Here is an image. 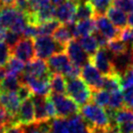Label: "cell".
<instances>
[{
  "instance_id": "cell-1",
  "label": "cell",
  "mask_w": 133,
  "mask_h": 133,
  "mask_svg": "<svg viewBox=\"0 0 133 133\" xmlns=\"http://www.w3.org/2000/svg\"><path fill=\"white\" fill-rule=\"evenodd\" d=\"M80 116L93 131L105 130L112 124L111 117L107 110L94 103H87L81 106Z\"/></svg>"
},
{
  "instance_id": "cell-2",
  "label": "cell",
  "mask_w": 133,
  "mask_h": 133,
  "mask_svg": "<svg viewBox=\"0 0 133 133\" xmlns=\"http://www.w3.org/2000/svg\"><path fill=\"white\" fill-rule=\"evenodd\" d=\"M35 56L41 60H48L54 54L65 52L66 46H63L48 35H39L33 39Z\"/></svg>"
},
{
  "instance_id": "cell-3",
  "label": "cell",
  "mask_w": 133,
  "mask_h": 133,
  "mask_svg": "<svg viewBox=\"0 0 133 133\" xmlns=\"http://www.w3.org/2000/svg\"><path fill=\"white\" fill-rule=\"evenodd\" d=\"M91 89L80 77L69 79L66 81V96L72 99L78 106L87 104L91 100Z\"/></svg>"
},
{
  "instance_id": "cell-4",
  "label": "cell",
  "mask_w": 133,
  "mask_h": 133,
  "mask_svg": "<svg viewBox=\"0 0 133 133\" xmlns=\"http://www.w3.org/2000/svg\"><path fill=\"white\" fill-rule=\"evenodd\" d=\"M57 111V117L66 118L79 112V106L66 94H49Z\"/></svg>"
},
{
  "instance_id": "cell-5",
  "label": "cell",
  "mask_w": 133,
  "mask_h": 133,
  "mask_svg": "<svg viewBox=\"0 0 133 133\" xmlns=\"http://www.w3.org/2000/svg\"><path fill=\"white\" fill-rule=\"evenodd\" d=\"M10 53L13 57L22 61L23 63H29L35 59L34 41L32 38H21L16 45L10 49Z\"/></svg>"
},
{
  "instance_id": "cell-6",
  "label": "cell",
  "mask_w": 133,
  "mask_h": 133,
  "mask_svg": "<svg viewBox=\"0 0 133 133\" xmlns=\"http://www.w3.org/2000/svg\"><path fill=\"white\" fill-rule=\"evenodd\" d=\"M112 54L109 52L107 48H100L94 55L89 57V62L101 72V75H110L116 74L112 64Z\"/></svg>"
},
{
  "instance_id": "cell-7",
  "label": "cell",
  "mask_w": 133,
  "mask_h": 133,
  "mask_svg": "<svg viewBox=\"0 0 133 133\" xmlns=\"http://www.w3.org/2000/svg\"><path fill=\"white\" fill-rule=\"evenodd\" d=\"M20 77L22 83L25 84L29 88L33 95L47 96L50 94V76L44 78H38L23 72L20 75Z\"/></svg>"
},
{
  "instance_id": "cell-8",
  "label": "cell",
  "mask_w": 133,
  "mask_h": 133,
  "mask_svg": "<svg viewBox=\"0 0 133 133\" xmlns=\"http://www.w3.org/2000/svg\"><path fill=\"white\" fill-rule=\"evenodd\" d=\"M81 77L82 80L88 85V87L93 90H99L103 88L104 76L101 75L95 66L89 62L81 68Z\"/></svg>"
},
{
  "instance_id": "cell-9",
  "label": "cell",
  "mask_w": 133,
  "mask_h": 133,
  "mask_svg": "<svg viewBox=\"0 0 133 133\" xmlns=\"http://www.w3.org/2000/svg\"><path fill=\"white\" fill-rule=\"evenodd\" d=\"M65 53L74 65L82 68L84 65L89 63V56L82 49L79 42L76 39H72L66 45Z\"/></svg>"
},
{
  "instance_id": "cell-10",
  "label": "cell",
  "mask_w": 133,
  "mask_h": 133,
  "mask_svg": "<svg viewBox=\"0 0 133 133\" xmlns=\"http://www.w3.org/2000/svg\"><path fill=\"white\" fill-rule=\"evenodd\" d=\"M79 0H66L62 4L56 7L55 19L62 25L75 22V15Z\"/></svg>"
},
{
  "instance_id": "cell-11",
  "label": "cell",
  "mask_w": 133,
  "mask_h": 133,
  "mask_svg": "<svg viewBox=\"0 0 133 133\" xmlns=\"http://www.w3.org/2000/svg\"><path fill=\"white\" fill-rule=\"evenodd\" d=\"M46 63L51 74H60L64 76H66L71 66H72V63L70 61L65 52L54 54L47 60Z\"/></svg>"
},
{
  "instance_id": "cell-12",
  "label": "cell",
  "mask_w": 133,
  "mask_h": 133,
  "mask_svg": "<svg viewBox=\"0 0 133 133\" xmlns=\"http://www.w3.org/2000/svg\"><path fill=\"white\" fill-rule=\"evenodd\" d=\"M94 20H95L97 30L102 33L109 41L119 38L121 29H117L116 26L112 25L111 21L107 18V16H105V15H95Z\"/></svg>"
},
{
  "instance_id": "cell-13",
  "label": "cell",
  "mask_w": 133,
  "mask_h": 133,
  "mask_svg": "<svg viewBox=\"0 0 133 133\" xmlns=\"http://www.w3.org/2000/svg\"><path fill=\"white\" fill-rule=\"evenodd\" d=\"M21 104L22 101L18 92H0V105L6 110L14 121Z\"/></svg>"
},
{
  "instance_id": "cell-14",
  "label": "cell",
  "mask_w": 133,
  "mask_h": 133,
  "mask_svg": "<svg viewBox=\"0 0 133 133\" xmlns=\"http://www.w3.org/2000/svg\"><path fill=\"white\" fill-rule=\"evenodd\" d=\"M31 98L22 102L21 107L19 109L15 118V122H18L22 125H30L35 123L34 107Z\"/></svg>"
},
{
  "instance_id": "cell-15",
  "label": "cell",
  "mask_w": 133,
  "mask_h": 133,
  "mask_svg": "<svg viewBox=\"0 0 133 133\" xmlns=\"http://www.w3.org/2000/svg\"><path fill=\"white\" fill-rule=\"evenodd\" d=\"M24 72L30 76H34V77H38V78L49 77L51 75L47 63L44 60H41L39 58H35L33 59L32 61L26 63Z\"/></svg>"
},
{
  "instance_id": "cell-16",
  "label": "cell",
  "mask_w": 133,
  "mask_h": 133,
  "mask_svg": "<svg viewBox=\"0 0 133 133\" xmlns=\"http://www.w3.org/2000/svg\"><path fill=\"white\" fill-rule=\"evenodd\" d=\"M107 18L111 21L112 25L117 29H122L127 26V15L126 13L116 8L115 6H110L106 12Z\"/></svg>"
},
{
  "instance_id": "cell-17",
  "label": "cell",
  "mask_w": 133,
  "mask_h": 133,
  "mask_svg": "<svg viewBox=\"0 0 133 133\" xmlns=\"http://www.w3.org/2000/svg\"><path fill=\"white\" fill-rule=\"evenodd\" d=\"M96 13L94 10L93 5L89 0H79V3L76 7L75 15V22H80L83 20H88V19H93L95 17Z\"/></svg>"
},
{
  "instance_id": "cell-18",
  "label": "cell",
  "mask_w": 133,
  "mask_h": 133,
  "mask_svg": "<svg viewBox=\"0 0 133 133\" xmlns=\"http://www.w3.org/2000/svg\"><path fill=\"white\" fill-rule=\"evenodd\" d=\"M45 97L46 96H32V103L34 107V116H35V123H42L49 121V117L46 114L45 110Z\"/></svg>"
},
{
  "instance_id": "cell-19",
  "label": "cell",
  "mask_w": 133,
  "mask_h": 133,
  "mask_svg": "<svg viewBox=\"0 0 133 133\" xmlns=\"http://www.w3.org/2000/svg\"><path fill=\"white\" fill-rule=\"evenodd\" d=\"M20 75H7L0 81V92H17L22 86Z\"/></svg>"
},
{
  "instance_id": "cell-20",
  "label": "cell",
  "mask_w": 133,
  "mask_h": 133,
  "mask_svg": "<svg viewBox=\"0 0 133 133\" xmlns=\"http://www.w3.org/2000/svg\"><path fill=\"white\" fill-rule=\"evenodd\" d=\"M19 14H20V11H18L13 6H8V7L2 6L0 8V21H1L2 26L4 29H10V26L13 25V23L15 22Z\"/></svg>"
},
{
  "instance_id": "cell-21",
  "label": "cell",
  "mask_w": 133,
  "mask_h": 133,
  "mask_svg": "<svg viewBox=\"0 0 133 133\" xmlns=\"http://www.w3.org/2000/svg\"><path fill=\"white\" fill-rule=\"evenodd\" d=\"M50 91L53 94H65L66 89V79L63 75H50Z\"/></svg>"
},
{
  "instance_id": "cell-22",
  "label": "cell",
  "mask_w": 133,
  "mask_h": 133,
  "mask_svg": "<svg viewBox=\"0 0 133 133\" xmlns=\"http://www.w3.org/2000/svg\"><path fill=\"white\" fill-rule=\"evenodd\" d=\"M75 29H76V32H77L78 37H84V36L92 35L93 32L96 30V24L94 18L76 22L75 23Z\"/></svg>"
},
{
  "instance_id": "cell-23",
  "label": "cell",
  "mask_w": 133,
  "mask_h": 133,
  "mask_svg": "<svg viewBox=\"0 0 133 133\" xmlns=\"http://www.w3.org/2000/svg\"><path fill=\"white\" fill-rule=\"evenodd\" d=\"M79 42L80 46L82 47V49L85 51V53L90 57L92 55H94L99 49V45L97 43L96 38L93 35H88L84 37H80L77 40Z\"/></svg>"
},
{
  "instance_id": "cell-24",
  "label": "cell",
  "mask_w": 133,
  "mask_h": 133,
  "mask_svg": "<svg viewBox=\"0 0 133 133\" xmlns=\"http://www.w3.org/2000/svg\"><path fill=\"white\" fill-rule=\"evenodd\" d=\"M52 35H53V38L58 43H60V44H62L63 46H66L71 40L74 39L71 31L69 30V29H68V26L66 25H60L58 29L55 30Z\"/></svg>"
},
{
  "instance_id": "cell-25",
  "label": "cell",
  "mask_w": 133,
  "mask_h": 133,
  "mask_svg": "<svg viewBox=\"0 0 133 133\" xmlns=\"http://www.w3.org/2000/svg\"><path fill=\"white\" fill-rule=\"evenodd\" d=\"M48 133H71L66 118L56 117L49 123Z\"/></svg>"
},
{
  "instance_id": "cell-26",
  "label": "cell",
  "mask_w": 133,
  "mask_h": 133,
  "mask_svg": "<svg viewBox=\"0 0 133 133\" xmlns=\"http://www.w3.org/2000/svg\"><path fill=\"white\" fill-rule=\"evenodd\" d=\"M25 63L16 59L15 57H10L4 68L7 71V75H21L25 71Z\"/></svg>"
},
{
  "instance_id": "cell-27",
  "label": "cell",
  "mask_w": 133,
  "mask_h": 133,
  "mask_svg": "<svg viewBox=\"0 0 133 133\" xmlns=\"http://www.w3.org/2000/svg\"><path fill=\"white\" fill-rule=\"evenodd\" d=\"M122 107H123V94L121 89L110 92V101H109L107 110L116 112Z\"/></svg>"
},
{
  "instance_id": "cell-28",
  "label": "cell",
  "mask_w": 133,
  "mask_h": 133,
  "mask_svg": "<svg viewBox=\"0 0 133 133\" xmlns=\"http://www.w3.org/2000/svg\"><path fill=\"white\" fill-rule=\"evenodd\" d=\"M91 100L94 104L103 108H107L110 101V92L105 89L93 90L91 92Z\"/></svg>"
},
{
  "instance_id": "cell-29",
  "label": "cell",
  "mask_w": 133,
  "mask_h": 133,
  "mask_svg": "<svg viewBox=\"0 0 133 133\" xmlns=\"http://www.w3.org/2000/svg\"><path fill=\"white\" fill-rule=\"evenodd\" d=\"M29 17L26 13L20 12V14L18 15L17 19L15 20V22L13 23V25L10 26V30H12L14 32L20 34L22 36V34L24 32L25 29L26 28V25H29Z\"/></svg>"
},
{
  "instance_id": "cell-30",
  "label": "cell",
  "mask_w": 133,
  "mask_h": 133,
  "mask_svg": "<svg viewBox=\"0 0 133 133\" xmlns=\"http://www.w3.org/2000/svg\"><path fill=\"white\" fill-rule=\"evenodd\" d=\"M102 89H105L109 92L121 89V75H118L117 74H112V75L104 76V83H103Z\"/></svg>"
},
{
  "instance_id": "cell-31",
  "label": "cell",
  "mask_w": 133,
  "mask_h": 133,
  "mask_svg": "<svg viewBox=\"0 0 133 133\" xmlns=\"http://www.w3.org/2000/svg\"><path fill=\"white\" fill-rule=\"evenodd\" d=\"M61 25L62 24H60V22L57 21L56 19L42 23V24L37 25L38 36L39 35H48V36L52 35L55 30L58 29Z\"/></svg>"
},
{
  "instance_id": "cell-32",
  "label": "cell",
  "mask_w": 133,
  "mask_h": 133,
  "mask_svg": "<svg viewBox=\"0 0 133 133\" xmlns=\"http://www.w3.org/2000/svg\"><path fill=\"white\" fill-rule=\"evenodd\" d=\"M106 48L111 54L116 56L126 52L129 49V46L123 41H121V39H115V40H110Z\"/></svg>"
},
{
  "instance_id": "cell-33",
  "label": "cell",
  "mask_w": 133,
  "mask_h": 133,
  "mask_svg": "<svg viewBox=\"0 0 133 133\" xmlns=\"http://www.w3.org/2000/svg\"><path fill=\"white\" fill-rule=\"evenodd\" d=\"M94 7L96 15H105L110 6H112V0H89Z\"/></svg>"
},
{
  "instance_id": "cell-34",
  "label": "cell",
  "mask_w": 133,
  "mask_h": 133,
  "mask_svg": "<svg viewBox=\"0 0 133 133\" xmlns=\"http://www.w3.org/2000/svg\"><path fill=\"white\" fill-rule=\"evenodd\" d=\"M49 121L42 123H33L30 125H24L25 133H48L49 130Z\"/></svg>"
},
{
  "instance_id": "cell-35",
  "label": "cell",
  "mask_w": 133,
  "mask_h": 133,
  "mask_svg": "<svg viewBox=\"0 0 133 133\" xmlns=\"http://www.w3.org/2000/svg\"><path fill=\"white\" fill-rule=\"evenodd\" d=\"M112 6L124 13L133 12V0H112Z\"/></svg>"
},
{
  "instance_id": "cell-36",
  "label": "cell",
  "mask_w": 133,
  "mask_h": 133,
  "mask_svg": "<svg viewBox=\"0 0 133 133\" xmlns=\"http://www.w3.org/2000/svg\"><path fill=\"white\" fill-rule=\"evenodd\" d=\"M121 41L126 43L129 47H133V28L126 26L121 30L119 38Z\"/></svg>"
},
{
  "instance_id": "cell-37",
  "label": "cell",
  "mask_w": 133,
  "mask_h": 133,
  "mask_svg": "<svg viewBox=\"0 0 133 133\" xmlns=\"http://www.w3.org/2000/svg\"><path fill=\"white\" fill-rule=\"evenodd\" d=\"M10 49L3 41H0V68L4 66L10 59Z\"/></svg>"
},
{
  "instance_id": "cell-38",
  "label": "cell",
  "mask_w": 133,
  "mask_h": 133,
  "mask_svg": "<svg viewBox=\"0 0 133 133\" xmlns=\"http://www.w3.org/2000/svg\"><path fill=\"white\" fill-rule=\"evenodd\" d=\"M12 122H15L14 119L9 116L6 110L0 105V130H4L5 127Z\"/></svg>"
},
{
  "instance_id": "cell-39",
  "label": "cell",
  "mask_w": 133,
  "mask_h": 133,
  "mask_svg": "<svg viewBox=\"0 0 133 133\" xmlns=\"http://www.w3.org/2000/svg\"><path fill=\"white\" fill-rule=\"evenodd\" d=\"M45 110L49 119H51V118L53 119V118L57 117V111H56V108H55V105L53 103V101L51 100L49 95H47L45 97Z\"/></svg>"
},
{
  "instance_id": "cell-40",
  "label": "cell",
  "mask_w": 133,
  "mask_h": 133,
  "mask_svg": "<svg viewBox=\"0 0 133 133\" xmlns=\"http://www.w3.org/2000/svg\"><path fill=\"white\" fill-rule=\"evenodd\" d=\"M13 7H15L20 12L26 13V14L31 13V7H30L29 0H16Z\"/></svg>"
},
{
  "instance_id": "cell-41",
  "label": "cell",
  "mask_w": 133,
  "mask_h": 133,
  "mask_svg": "<svg viewBox=\"0 0 133 133\" xmlns=\"http://www.w3.org/2000/svg\"><path fill=\"white\" fill-rule=\"evenodd\" d=\"M122 94H123V105L125 106V108L133 111V87L124 89Z\"/></svg>"
},
{
  "instance_id": "cell-42",
  "label": "cell",
  "mask_w": 133,
  "mask_h": 133,
  "mask_svg": "<svg viewBox=\"0 0 133 133\" xmlns=\"http://www.w3.org/2000/svg\"><path fill=\"white\" fill-rule=\"evenodd\" d=\"M3 133H25V129L24 125L18 122H12L5 127Z\"/></svg>"
},
{
  "instance_id": "cell-43",
  "label": "cell",
  "mask_w": 133,
  "mask_h": 133,
  "mask_svg": "<svg viewBox=\"0 0 133 133\" xmlns=\"http://www.w3.org/2000/svg\"><path fill=\"white\" fill-rule=\"evenodd\" d=\"M23 37L25 38H34L38 36V29H37V25H31V24H29L26 25V28L25 29L24 32H23Z\"/></svg>"
},
{
  "instance_id": "cell-44",
  "label": "cell",
  "mask_w": 133,
  "mask_h": 133,
  "mask_svg": "<svg viewBox=\"0 0 133 133\" xmlns=\"http://www.w3.org/2000/svg\"><path fill=\"white\" fill-rule=\"evenodd\" d=\"M117 133H133V121L116 125Z\"/></svg>"
},
{
  "instance_id": "cell-45",
  "label": "cell",
  "mask_w": 133,
  "mask_h": 133,
  "mask_svg": "<svg viewBox=\"0 0 133 133\" xmlns=\"http://www.w3.org/2000/svg\"><path fill=\"white\" fill-rule=\"evenodd\" d=\"M92 35L96 38V40H97V43H98L99 47H101V48H106V47H107V45H108V43H109V40L105 37L102 33L99 32V31L97 30V29H96V30L93 32Z\"/></svg>"
},
{
  "instance_id": "cell-46",
  "label": "cell",
  "mask_w": 133,
  "mask_h": 133,
  "mask_svg": "<svg viewBox=\"0 0 133 133\" xmlns=\"http://www.w3.org/2000/svg\"><path fill=\"white\" fill-rule=\"evenodd\" d=\"M16 0H0V6L3 7H8V6H13Z\"/></svg>"
},
{
  "instance_id": "cell-47",
  "label": "cell",
  "mask_w": 133,
  "mask_h": 133,
  "mask_svg": "<svg viewBox=\"0 0 133 133\" xmlns=\"http://www.w3.org/2000/svg\"><path fill=\"white\" fill-rule=\"evenodd\" d=\"M127 25L129 28H133V12L129 13L127 16Z\"/></svg>"
},
{
  "instance_id": "cell-48",
  "label": "cell",
  "mask_w": 133,
  "mask_h": 133,
  "mask_svg": "<svg viewBox=\"0 0 133 133\" xmlns=\"http://www.w3.org/2000/svg\"><path fill=\"white\" fill-rule=\"evenodd\" d=\"M51 2V4H53L54 6H58V5L62 4L63 2H65L66 0H49Z\"/></svg>"
},
{
  "instance_id": "cell-49",
  "label": "cell",
  "mask_w": 133,
  "mask_h": 133,
  "mask_svg": "<svg viewBox=\"0 0 133 133\" xmlns=\"http://www.w3.org/2000/svg\"><path fill=\"white\" fill-rule=\"evenodd\" d=\"M3 29H4V28L2 26V24H1V21H0V33H1V31L3 30Z\"/></svg>"
},
{
  "instance_id": "cell-50",
  "label": "cell",
  "mask_w": 133,
  "mask_h": 133,
  "mask_svg": "<svg viewBox=\"0 0 133 133\" xmlns=\"http://www.w3.org/2000/svg\"><path fill=\"white\" fill-rule=\"evenodd\" d=\"M0 133H3V130H0Z\"/></svg>"
},
{
  "instance_id": "cell-51",
  "label": "cell",
  "mask_w": 133,
  "mask_h": 133,
  "mask_svg": "<svg viewBox=\"0 0 133 133\" xmlns=\"http://www.w3.org/2000/svg\"><path fill=\"white\" fill-rule=\"evenodd\" d=\"M132 48H133V47H132Z\"/></svg>"
}]
</instances>
